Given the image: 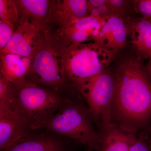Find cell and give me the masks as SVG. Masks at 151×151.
<instances>
[{
  "label": "cell",
  "mask_w": 151,
  "mask_h": 151,
  "mask_svg": "<svg viewBox=\"0 0 151 151\" xmlns=\"http://www.w3.org/2000/svg\"><path fill=\"white\" fill-rule=\"evenodd\" d=\"M142 61L132 58L119 66L112 105V122L137 134L151 121V82Z\"/></svg>",
  "instance_id": "1"
},
{
  "label": "cell",
  "mask_w": 151,
  "mask_h": 151,
  "mask_svg": "<svg viewBox=\"0 0 151 151\" xmlns=\"http://www.w3.org/2000/svg\"><path fill=\"white\" fill-rule=\"evenodd\" d=\"M118 51L97 44H73L63 52L62 64L68 81L79 92L91 78L106 69Z\"/></svg>",
  "instance_id": "2"
},
{
  "label": "cell",
  "mask_w": 151,
  "mask_h": 151,
  "mask_svg": "<svg viewBox=\"0 0 151 151\" xmlns=\"http://www.w3.org/2000/svg\"><path fill=\"white\" fill-rule=\"evenodd\" d=\"M94 124L88 106L78 100L67 99L44 129L99 151L101 135Z\"/></svg>",
  "instance_id": "3"
},
{
  "label": "cell",
  "mask_w": 151,
  "mask_h": 151,
  "mask_svg": "<svg viewBox=\"0 0 151 151\" xmlns=\"http://www.w3.org/2000/svg\"><path fill=\"white\" fill-rule=\"evenodd\" d=\"M14 86V110L32 131L44 129L65 100L55 92L27 81Z\"/></svg>",
  "instance_id": "4"
},
{
  "label": "cell",
  "mask_w": 151,
  "mask_h": 151,
  "mask_svg": "<svg viewBox=\"0 0 151 151\" xmlns=\"http://www.w3.org/2000/svg\"><path fill=\"white\" fill-rule=\"evenodd\" d=\"M115 77L107 69L91 78L80 92L99 130L112 122Z\"/></svg>",
  "instance_id": "5"
},
{
  "label": "cell",
  "mask_w": 151,
  "mask_h": 151,
  "mask_svg": "<svg viewBox=\"0 0 151 151\" xmlns=\"http://www.w3.org/2000/svg\"><path fill=\"white\" fill-rule=\"evenodd\" d=\"M63 52L46 40L32 60L26 81L37 85H43L55 91L69 85L62 64Z\"/></svg>",
  "instance_id": "6"
},
{
  "label": "cell",
  "mask_w": 151,
  "mask_h": 151,
  "mask_svg": "<svg viewBox=\"0 0 151 151\" xmlns=\"http://www.w3.org/2000/svg\"><path fill=\"white\" fill-rule=\"evenodd\" d=\"M102 19L88 16L52 34L46 33V40L58 50L63 52L73 44L83 43L92 39L94 41L101 29Z\"/></svg>",
  "instance_id": "7"
},
{
  "label": "cell",
  "mask_w": 151,
  "mask_h": 151,
  "mask_svg": "<svg viewBox=\"0 0 151 151\" xmlns=\"http://www.w3.org/2000/svg\"><path fill=\"white\" fill-rule=\"evenodd\" d=\"M46 39L44 27L34 24L26 18L20 21L1 55L13 53L32 60Z\"/></svg>",
  "instance_id": "8"
},
{
  "label": "cell",
  "mask_w": 151,
  "mask_h": 151,
  "mask_svg": "<svg viewBox=\"0 0 151 151\" xmlns=\"http://www.w3.org/2000/svg\"><path fill=\"white\" fill-rule=\"evenodd\" d=\"M42 129L33 130L20 142L1 151H69L62 136Z\"/></svg>",
  "instance_id": "9"
},
{
  "label": "cell",
  "mask_w": 151,
  "mask_h": 151,
  "mask_svg": "<svg viewBox=\"0 0 151 151\" xmlns=\"http://www.w3.org/2000/svg\"><path fill=\"white\" fill-rule=\"evenodd\" d=\"M87 4L86 0L52 1L44 26L55 25L57 29L62 28L87 16Z\"/></svg>",
  "instance_id": "10"
},
{
  "label": "cell",
  "mask_w": 151,
  "mask_h": 151,
  "mask_svg": "<svg viewBox=\"0 0 151 151\" xmlns=\"http://www.w3.org/2000/svg\"><path fill=\"white\" fill-rule=\"evenodd\" d=\"M101 29L94 43L108 50L119 51L127 43V29L124 17L116 15L102 18Z\"/></svg>",
  "instance_id": "11"
},
{
  "label": "cell",
  "mask_w": 151,
  "mask_h": 151,
  "mask_svg": "<svg viewBox=\"0 0 151 151\" xmlns=\"http://www.w3.org/2000/svg\"><path fill=\"white\" fill-rule=\"evenodd\" d=\"M32 131L15 111H0L1 150L14 145Z\"/></svg>",
  "instance_id": "12"
},
{
  "label": "cell",
  "mask_w": 151,
  "mask_h": 151,
  "mask_svg": "<svg viewBox=\"0 0 151 151\" xmlns=\"http://www.w3.org/2000/svg\"><path fill=\"white\" fill-rule=\"evenodd\" d=\"M127 34L137 55L143 60L151 57V21L143 17H124Z\"/></svg>",
  "instance_id": "13"
},
{
  "label": "cell",
  "mask_w": 151,
  "mask_h": 151,
  "mask_svg": "<svg viewBox=\"0 0 151 151\" xmlns=\"http://www.w3.org/2000/svg\"><path fill=\"white\" fill-rule=\"evenodd\" d=\"M99 131L101 135L99 151H129L138 134L124 130L113 122Z\"/></svg>",
  "instance_id": "14"
},
{
  "label": "cell",
  "mask_w": 151,
  "mask_h": 151,
  "mask_svg": "<svg viewBox=\"0 0 151 151\" xmlns=\"http://www.w3.org/2000/svg\"><path fill=\"white\" fill-rule=\"evenodd\" d=\"M31 63V59L18 55H1V74L14 85L24 84L27 81Z\"/></svg>",
  "instance_id": "15"
},
{
  "label": "cell",
  "mask_w": 151,
  "mask_h": 151,
  "mask_svg": "<svg viewBox=\"0 0 151 151\" xmlns=\"http://www.w3.org/2000/svg\"><path fill=\"white\" fill-rule=\"evenodd\" d=\"M15 3L18 9L20 21L27 18L34 24L44 27L49 12L52 1L47 0H17Z\"/></svg>",
  "instance_id": "16"
},
{
  "label": "cell",
  "mask_w": 151,
  "mask_h": 151,
  "mask_svg": "<svg viewBox=\"0 0 151 151\" xmlns=\"http://www.w3.org/2000/svg\"><path fill=\"white\" fill-rule=\"evenodd\" d=\"M19 13L14 1L0 0V18L16 23L18 21Z\"/></svg>",
  "instance_id": "17"
},
{
  "label": "cell",
  "mask_w": 151,
  "mask_h": 151,
  "mask_svg": "<svg viewBox=\"0 0 151 151\" xmlns=\"http://www.w3.org/2000/svg\"><path fill=\"white\" fill-rule=\"evenodd\" d=\"M129 151H151V139L148 127L138 132Z\"/></svg>",
  "instance_id": "18"
},
{
  "label": "cell",
  "mask_w": 151,
  "mask_h": 151,
  "mask_svg": "<svg viewBox=\"0 0 151 151\" xmlns=\"http://www.w3.org/2000/svg\"><path fill=\"white\" fill-rule=\"evenodd\" d=\"M14 23L8 21L0 20V50L6 46L15 31Z\"/></svg>",
  "instance_id": "19"
},
{
  "label": "cell",
  "mask_w": 151,
  "mask_h": 151,
  "mask_svg": "<svg viewBox=\"0 0 151 151\" xmlns=\"http://www.w3.org/2000/svg\"><path fill=\"white\" fill-rule=\"evenodd\" d=\"M131 1L126 0H107V4L112 15L122 17L123 13L129 5Z\"/></svg>",
  "instance_id": "20"
},
{
  "label": "cell",
  "mask_w": 151,
  "mask_h": 151,
  "mask_svg": "<svg viewBox=\"0 0 151 151\" xmlns=\"http://www.w3.org/2000/svg\"><path fill=\"white\" fill-rule=\"evenodd\" d=\"M132 3L137 12L151 21V0H135Z\"/></svg>",
  "instance_id": "21"
},
{
  "label": "cell",
  "mask_w": 151,
  "mask_h": 151,
  "mask_svg": "<svg viewBox=\"0 0 151 151\" xmlns=\"http://www.w3.org/2000/svg\"><path fill=\"white\" fill-rule=\"evenodd\" d=\"M106 0H90L88 1L87 8V16H89L90 12L93 9L97 8L100 6L104 5L106 3Z\"/></svg>",
  "instance_id": "22"
},
{
  "label": "cell",
  "mask_w": 151,
  "mask_h": 151,
  "mask_svg": "<svg viewBox=\"0 0 151 151\" xmlns=\"http://www.w3.org/2000/svg\"><path fill=\"white\" fill-rule=\"evenodd\" d=\"M147 76L151 82V63H148L146 66H144Z\"/></svg>",
  "instance_id": "23"
},
{
  "label": "cell",
  "mask_w": 151,
  "mask_h": 151,
  "mask_svg": "<svg viewBox=\"0 0 151 151\" xmlns=\"http://www.w3.org/2000/svg\"><path fill=\"white\" fill-rule=\"evenodd\" d=\"M148 130L149 131V132H150V137L151 139V125H150L148 127Z\"/></svg>",
  "instance_id": "24"
},
{
  "label": "cell",
  "mask_w": 151,
  "mask_h": 151,
  "mask_svg": "<svg viewBox=\"0 0 151 151\" xmlns=\"http://www.w3.org/2000/svg\"><path fill=\"white\" fill-rule=\"evenodd\" d=\"M86 151H93V150H91V149H89L88 150H87Z\"/></svg>",
  "instance_id": "25"
},
{
  "label": "cell",
  "mask_w": 151,
  "mask_h": 151,
  "mask_svg": "<svg viewBox=\"0 0 151 151\" xmlns=\"http://www.w3.org/2000/svg\"><path fill=\"white\" fill-rule=\"evenodd\" d=\"M148 63H151V57L149 59V61Z\"/></svg>",
  "instance_id": "26"
}]
</instances>
